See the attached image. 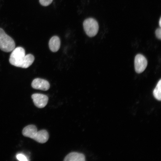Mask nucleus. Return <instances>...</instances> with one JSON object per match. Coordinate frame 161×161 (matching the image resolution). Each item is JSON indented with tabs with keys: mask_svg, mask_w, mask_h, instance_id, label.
Instances as JSON below:
<instances>
[{
	"mask_svg": "<svg viewBox=\"0 0 161 161\" xmlns=\"http://www.w3.org/2000/svg\"><path fill=\"white\" fill-rule=\"evenodd\" d=\"M9 59L10 63L15 66L27 68L33 63L35 58L31 54L25 55L24 49L18 47L12 51Z\"/></svg>",
	"mask_w": 161,
	"mask_h": 161,
	"instance_id": "nucleus-1",
	"label": "nucleus"
},
{
	"mask_svg": "<svg viewBox=\"0 0 161 161\" xmlns=\"http://www.w3.org/2000/svg\"><path fill=\"white\" fill-rule=\"evenodd\" d=\"M22 134L37 142L43 143L47 142L49 138L47 131L45 129L38 131L36 127L33 125H30L25 127L23 129Z\"/></svg>",
	"mask_w": 161,
	"mask_h": 161,
	"instance_id": "nucleus-2",
	"label": "nucleus"
},
{
	"mask_svg": "<svg viewBox=\"0 0 161 161\" xmlns=\"http://www.w3.org/2000/svg\"><path fill=\"white\" fill-rule=\"evenodd\" d=\"M15 47L13 39L0 28V49L5 52H9L12 51Z\"/></svg>",
	"mask_w": 161,
	"mask_h": 161,
	"instance_id": "nucleus-3",
	"label": "nucleus"
},
{
	"mask_svg": "<svg viewBox=\"0 0 161 161\" xmlns=\"http://www.w3.org/2000/svg\"><path fill=\"white\" fill-rule=\"evenodd\" d=\"M84 30L89 37H93L97 34L99 30V25L94 18H89L86 19L83 23Z\"/></svg>",
	"mask_w": 161,
	"mask_h": 161,
	"instance_id": "nucleus-4",
	"label": "nucleus"
},
{
	"mask_svg": "<svg viewBox=\"0 0 161 161\" xmlns=\"http://www.w3.org/2000/svg\"><path fill=\"white\" fill-rule=\"evenodd\" d=\"M147 65V61L143 55L138 54L134 59V67L136 72L140 73L145 70Z\"/></svg>",
	"mask_w": 161,
	"mask_h": 161,
	"instance_id": "nucleus-5",
	"label": "nucleus"
},
{
	"mask_svg": "<svg viewBox=\"0 0 161 161\" xmlns=\"http://www.w3.org/2000/svg\"><path fill=\"white\" fill-rule=\"evenodd\" d=\"M34 105L39 108L44 107L47 105L48 97L47 96L40 93H35L31 96Z\"/></svg>",
	"mask_w": 161,
	"mask_h": 161,
	"instance_id": "nucleus-6",
	"label": "nucleus"
},
{
	"mask_svg": "<svg viewBox=\"0 0 161 161\" xmlns=\"http://www.w3.org/2000/svg\"><path fill=\"white\" fill-rule=\"evenodd\" d=\"M31 86L34 89L45 91L49 89L50 87L49 83L47 80L40 78H36L33 80Z\"/></svg>",
	"mask_w": 161,
	"mask_h": 161,
	"instance_id": "nucleus-7",
	"label": "nucleus"
},
{
	"mask_svg": "<svg viewBox=\"0 0 161 161\" xmlns=\"http://www.w3.org/2000/svg\"><path fill=\"white\" fill-rule=\"evenodd\" d=\"M65 161H85V155L82 153L71 152L68 154L64 160Z\"/></svg>",
	"mask_w": 161,
	"mask_h": 161,
	"instance_id": "nucleus-8",
	"label": "nucleus"
},
{
	"mask_svg": "<svg viewBox=\"0 0 161 161\" xmlns=\"http://www.w3.org/2000/svg\"><path fill=\"white\" fill-rule=\"evenodd\" d=\"M61 41L59 38L57 36H52L49 40V45L50 50L52 52H57L59 49Z\"/></svg>",
	"mask_w": 161,
	"mask_h": 161,
	"instance_id": "nucleus-9",
	"label": "nucleus"
},
{
	"mask_svg": "<svg viewBox=\"0 0 161 161\" xmlns=\"http://www.w3.org/2000/svg\"><path fill=\"white\" fill-rule=\"evenodd\" d=\"M161 80L160 79L153 90V94L155 98L159 100L161 99Z\"/></svg>",
	"mask_w": 161,
	"mask_h": 161,
	"instance_id": "nucleus-10",
	"label": "nucleus"
},
{
	"mask_svg": "<svg viewBox=\"0 0 161 161\" xmlns=\"http://www.w3.org/2000/svg\"><path fill=\"white\" fill-rule=\"evenodd\" d=\"M53 0H39L40 4L44 6H48L50 4Z\"/></svg>",
	"mask_w": 161,
	"mask_h": 161,
	"instance_id": "nucleus-11",
	"label": "nucleus"
},
{
	"mask_svg": "<svg viewBox=\"0 0 161 161\" xmlns=\"http://www.w3.org/2000/svg\"><path fill=\"white\" fill-rule=\"evenodd\" d=\"M16 157L17 159L21 161H28L26 157L24 154H19L17 155Z\"/></svg>",
	"mask_w": 161,
	"mask_h": 161,
	"instance_id": "nucleus-12",
	"label": "nucleus"
},
{
	"mask_svg": "<svg viewBox=\"0 0 161 161\" xmlns=\"http://www.w3.org/2000/svg\"><path fill=\"white\" fill-rule=\"evenodd\" d=\"M161 28H159L156 29L155 31V34L156 37L160 40L161 38Z\"/></svg>",
	"mask_w": 161,
	"mask_h": 161,
	"instance_id": "nucleus-13",
	"label": "nucleus"
},
{
	"mask_svg": "<svg viewBox=\"0 0 161 161\" xmlns=\"http://www.w3.org/2000/svg\"><path fill=\"white\" fill-rule=\"evenodd\" d=\"M161 18H160V20H159V25L160 26V27H161Z\"/></svg>",
	"mask_w": 161,
	"mask_h": 161,
	"instance_id": "nucleus-14",
	"label": "nucleus"
}]
</instances>
